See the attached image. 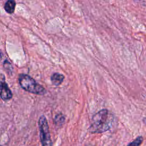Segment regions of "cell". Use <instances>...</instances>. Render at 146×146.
<instances>
[{
	"instance_id": "cell-1",
	"label": "cell",
	"mask_w": 146,
	"mask_h": 146,
	"mask_svg": "<svg viewBox=\"0 0 146 146\" xmlns=\"http://www.w3.org/2000/svg\"><path fill=\"white\" fill-rule=\"evenodd\" d=\"M113 115L107 109H102L92 118L88 131L91 133H101L109 130L113 121Z\"/></svg>"
},
{
	"instance_id": "cell-2",
	"label": "cell",
	"mask_w": 146,
	"mask_h": 146,
	"mask_svg": "<svg viewBox=\"0 0 146 146\" xmlns=\"http://www.w3.org/2000/svg\"><path fill=\"white\" fill-rule=\"evenodd\" d=\"M18 80L21 87L27 92L37 95H43L46 93L44 88L28 75H19Z\"/></svg>"
},
{
	"instance_id": "cell-3",
	"label": "cell",
	"mask_w": 146,
	"mask_h": 146,
	"mask_svg": "<svg viewBox=\"0 0 146 146\" xmlns=\"http://www.w3.org/2000/svg\"><path fill=\"white\" fill-rule=\"evenodd\" d=\"M40 140L42 146H52L49 127L47 120L44 115H42L38 120Z\"/></svg>"
},
{
	"instance_id": "cell-4",
	"label": "cell",
	"mask_w": 146,
	"mask_h": 146,
	"mask_svg": "<svg viewBox=\"0 0 146 146\" xmlns=\"http://www.w3.org/2000/svg\"><path fill=\"white\" fill-rule=\"evenodd\" d=\"M12 92L8 87V85L5 83V80L2 81V87L1 94V98L4 101L9 100L12 98Z\"/></svg>"
},
{
	"instance_id": "cell-5",
	"label": "cell",
	"mask_w": 146,
	"mask_h": 146,
	"mask_svg": "<svg viewBox=\"0 0 146 146\" xmlns=\"http://www.w3.org/2000/svg\"><path fill=\"white\" fill-rule=\"evenodd\" d=\"M64 76L59 73H54L51 76V81L53 85L58 86L60 85L63 81Z\"/></svg>"
},
{
	"instance_id": "cell-6",
	"label": "cell",
	"mask_w": 146,
	"mask_h": 146,
	"mask_svg": "<svg viewBox=\"0 0 146 146\" xmlns=\"http://www.w3.org/2000/svg\"><path fill=\"white\" fill-rule=\"evenodd\" d=\"M15 5L16 3L14 1L9 0L7 2H6L4 6V9L7 13L13 14L15 10Z\"/></svg>"
},
{
	"instance_id": "cell-7",
	"label": "cell",
	"mask_w": 146,
	"mask_h": 146,
	"mask_svg": "<svg viewBox=\"0 0 146 146\" xmlns=\"http://www.w3.org/2000/svg\"><path fill=\"white\" fill-rule=\"evenodd\" d=\"M64 121H65V117L62 113H59L55 115L54 119V122L56 126L61 127L64 124Z\"/></svg>"
},
{
	"instance_id": "cell-8",
	"label": "cell",
	"mask_w": 146,
	"mask_h": 146,
	"mask_svg": "<svg viewBox=\"0 0 146 146\" xmlns=\"http://www.w3.org/2000/svg\"><path fill=\"white\" fill-rule=\"evenodd\" d=\"M143 141V137L141 136L137 137L133 141L129 143L127 146H140Z\"/></svg>"
},
{
	"instance_id": "cell-9",
	"label": "cell",
	"mask_w": 146,
	"mask_h": 146,
	"mask_svg": "<svg viewBox=\"0 0 146 146\" xmlns=\"http://www.w3.org/2000/svg\"><path fill=\"white\" fill-rule=\"evenodd\" d=\"M4 67L7 71H11L13 68L11 66V64L10 62H9L7 60H6L4 62Z\"/></svg>"
},
{
	"instance_id": "cell-10",
	"label": "cell",
	"mask_w": 146,
	"mask_h": 146,
	"mask_svg": "<svg viewBox=\"0 0 146 146\" xmlns=\"http://www.w3.org/2000/svg\"><path fill=\"white\" fill-rule=\"evenodd\" d=\"M2 81L0 80V98H1V94L2 91Z\"/></svg>"
},
{
	"instance_id": "cell-11",
	"label": "cell",
	"mask_w": 146,
	"mask_h": 146,
	"mask_svg": "<svg viewBox=\"0 0 146 146\" xmlns=\"http://www.w3.org/2000/svg\"><path fill=\"white\" fill-rule=\"evenodd\" d=\"M143 123L146 125V117H144V118L143 119Z\"/></svg>"
},
{
	"instance_id": "cell-12",
	"label": "cell",
	"mask_w": 146,
	"mask_h": 146,
	"mask_svg": "<svg viewBox=\"0 0 146 146\" xmlns=\"http://www.w3.org/2000/svg\"><path fill=\"white\" fill-rule=\"evenodd\" d=\"M0 146H2V145H0Z\"/></svg>"
}]
</instances>
